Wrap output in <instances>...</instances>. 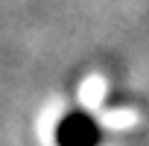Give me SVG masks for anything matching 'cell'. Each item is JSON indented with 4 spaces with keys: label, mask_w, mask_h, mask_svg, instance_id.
Returning a JSON list of instances; mask_svg holds the SVG:
<instances>
[{
    "label": "cell",
    "mask_w": 149,
    "mask_h": 146,
    "mask_svg": "<svg viewBox=\"0 0 149 146\" xmlns=\"http://www.w3.org/2000/svg\"><path fill=\"white\" fill-rule=\"evenodd\" d=\"M100 123L108 131H129V129H134L140 123V111H134V108H114V111H105L100 117Z\"/></svg>",
    "instance_id": "cell-1"
},
{
    "label": "cell",
    "mask_w": 149,
    "mask_h": 146,
    "mask_svg": "<svg viewBox=\"0 0 149 146\" xmlns=\"http://www.w3.org/2000/svg\"><path fill=\"white\" fill-rule=\"evenodd\" d=\"M102 97H105V76L102 73H91L79 88V99H82L85 108H100Z\"/></svg>",
    "instance_id": "cell-2"
}]
</instances>
